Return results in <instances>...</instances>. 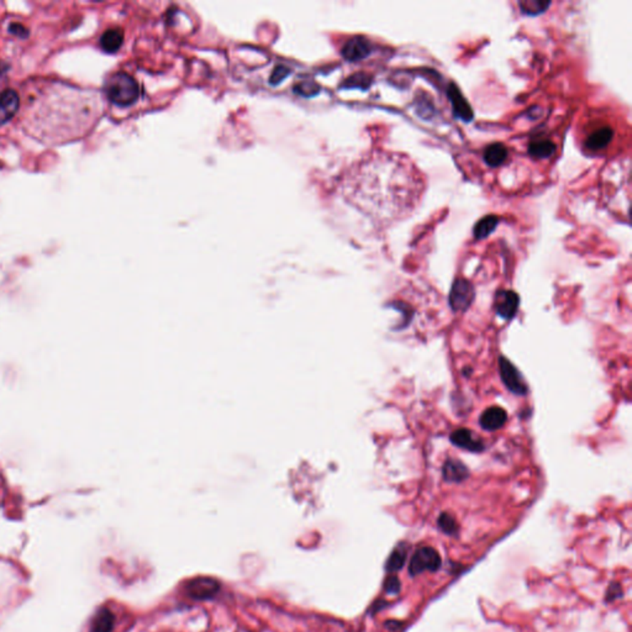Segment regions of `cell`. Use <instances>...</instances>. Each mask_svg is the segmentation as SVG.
Here are the masks:
<instances>
[{"label": "cell", "mask_w": 632, "mask_h": 632, "mask_svg": "<svg viewBox=\"0 0 632 632\" xmlns=\"http://www.w3.org/2000/svg\"><path fill=\"white\" fill-rule=\"evenodd\" d=\"M100 98L93 92L51 82L27 103L23 125L29 135L59 145L84 135L98 118Z\"/></svg>", "instance_id": "1"}, {"label": "cell", "mask_w": 632, "mask_h": 632, "mask_svg": "<svg viewBox=\"0 0 632 632\" xmlns=\"http://www.w3.org/2000/svg\"><path fill=\"white\" fill-rule=\"evenodd\" d=\"M104 91L109 100L119 107L134 104L140 95L139 83L125 72L112 74L105 82Z\"/></svg>", "instance_id": "2"}, {"label": "cell", "mask_w": 632, "mask_h": 632, "mask_svg": "<svg viewBox=\"0 0 632 632\" xmlns=\"http://www.w3.org/2000/svg\"><path fill=\"white\" fill-rule=\"evenodd\" d=\"M443 566V558L434 547L423 546L416 550L409 563V573L415 577L426 571L436 572Z\"/></svg>", "instance_id": "3"}, {"label": "cell", "mask_w": 632, "mask_h": 632, "mask_svg": "<svg viewBox=\"0 0 632 632\" xmlns=\"http://www.w3.org/2000/svg\"><path fill=\"white\" fill-rule=\"evenodd\" d=\"M220 583L212 577H197L185 584V593L194 601H209L220 592Z\"/></svg>", "instance_id": "4"}, {"label": "cell", "mask_w": 632, "mask_h": 632, "mask_svg": "<svg viewBox=\"0 0 632 632\" xmlns=\"http://www.w3.org/2000/svg\"><path fill=\"white\" fill-rule=\"evenodd\" d=\"M474 300V288L468 280L458 278L450 292V307L453 312H465Z\"/></svg>", "instance_id": "5"}, {"label": "cell", "mask_w": 632, "mask_h": 632, "mask_svg": "<svg viewBox=\"0 0 632 632\" xmlns=\"http://www.w3.org/2000/svg\"><path fill=\"white\" fill-rule=\"evenodd\" d=\"M499 367H500L501 380L505 384L506 388L516 395H525L528 392V385L525 383L524 378L518 368L505 357H500Z\"/></svg>", "instance_id": "6"}, {"label": "cell", "mask_w": 632, "mask_h": 632, "mask_svg": "<svg viewBox=\"0 0 632 632\" xmlns=\"http://www.w3.org/2000/svg\"><path fill=\"white\" fill-rule=\"evenodd\" d=\"M520 305V298L518 294L513 290H500L498 292L494 299V309L498 315L501 316L505 320H511L518 312Z\"/></svg>", "instance_id": "7"}, {"label": "cell", "mask_w": 632, "mask_h": 632, "mask_svg": "<svg viewBox=\"0 0 632 632\" xmlns=\"http://www.w3.org/2000/svg\"><path fill=\"white\" fill-rule=\"evenodd\" d=\"M372 52V45L370 40H367L366 37L355 36L343 45L342 54L343 59L351 61V62H357L362 59H367Z\"/></svg>", "instance_id": "8"}, {"label": "cell", "mask_w": 632, "mask_h": 632, "mask_svg": "<svg viewBox=\"0 0 632 632\" xmlns=\"http://www.w3.org/2000/svg\"><path fill=\"white\" fill-rule=\"evenodd\" d=\"M448 94L450 102H451L452 108H453L455 117L461 119L463 122H470L473 119V112H472L468 102L465 99V97L462 95L460 89L457 88L456 84H453V83L450 84Z\"/></svg>", "instance_id": "9"}, {"label": "cell", "mask_w": 632, "mask_h": 632, "mask_svg": "<svg viewBox=\"0 0 632 632\" xmlns=\"http://www.w3.org/2000/svg\"><path fill=\"white\" fill-rule=\"evenodd\" d=\"M20 107V98L13 89L3 92L0 95V127L14 118Z\"/></svg>", "instance_id": "10"}, {"label": "cell", "mask_w": 632, "mask_h": 632, "mask_svg": "<svg viewBox=\"0 0 632 632\" xmlns=\"http://www.w3.org/2000/svg\"><path fill=\"white\" fill-rule=\"evenodd\" d=\"M508 420L506 411L500 407H492L484 411L479 419V425L487 431L499 430L504 426Z\"/></svg>", "instance_id": "11"}, {"label": "cell", "mask_w": 632, "mask_h": 632, "mask_svg": "<svg viewBox=\"0 0 632 632\" xmlns=\"http://www.w3.org/2000/svg\"><path fill=\"white\" fill-rule=\"evenodd\" d=\"M451 443L465 451L482 452L484 450L483 443L477 440L470 430L467 429L456 430L455 433H452Z\"/></svg>", "instance_id": "12"}, {"label": "cell", "mask_w": 632, "mask_h": 632, "mask_svg": "<svg viewBox=\"0 0 632 632\" xmlns=\"http://www.w3.org/2000/svg\"><path fill=\"white\" fill-rule=\"evenodd\" d=\"M613 137H614V132L611 130V127H599V129H596V132H593L591 135L588 136L586 146H587V149L594 151V152L601 151L610 145Z\"/></svg>", "instance_id": "13"}, {"label": "cell", "mask_w": 632, "mask_h": 632, "mask_svg": "<svg viewBox=\"0 0 632 632\" xmlns=\"http://www.w3.org/2000/svg\"><path fill=\"white\" fill-rule=\"evenodd\" d=\"M114 626L115 615L109 608L103 606L92 620L91 632H113Z\"/></svg>", "instance_id": "14"}, {"label": "cell", "mask_w": 632, "mask_h": 632, "mask_svg": "<svg viewBox=\"0 0 632 632\" xmlns=\"http://www.w3.org/2000/svg\"><path fill=\"white\" fill-rule=\"evenodd\" d=\"M508 154H509V151L505 146L500 142H495V144L487 146L484 149V162L487 163L489 167H499L505 162Z\"/></svg>", "instance_id": "15"}, {"label": "cell", "mask_w": 632, "mask_h": 632, "mask_svg": "<svg viewBox=\"0 0 632 632\" xmlns=\"http://www.w3.org/2000/svg\"><path fill=\"white\" fill-rule=\"evenodd\" d=\"M124 42V32L122 29H109L100 37V47L108 52L114 54L120 49Z\"/></svg>", "instance_id": "16"}, {"label": "cell", "mask_w": 632, "mask_h": 632, "mask_svg": "<svg viewBox=\"0 0 632 632\" xmlns=\"http://www.w3.org/2000/svg\"><path fill=\"white\" fill-rule=\"evenodd\" d=\"M443 478L446 482L460 483L468 477V470L463 463L456 460L448 461L443 465Z\"/></svg>", "instance_id": "17"}, {"label": "cell", "mask_w": 632, "mask_h": 632, "mask_svg": "<svg viewBox=\"0 0 632 632\" xmlns=\"http://www.w3.org/2000/svg\"><path fill=\"white\" fill-rule=\"evenodd\" d=\"M408 556V547L405 543H399L395 548H394L390 556L388 557V560H387V563H385V571L388 572V573H395L398 571H400V569L404 567L405 565V561H407Z\"/></svg>", "instance_id": "18"}, {"label": "cell", "mask_w": 632, "mask_h": 632, "mask_svg": "<svg viewBox=\"0 0 632 632\" xmlns=\"http://www.w3.org/2000/svg\"><path fill=\"white\" fill-rule=\"evenodd\" d=\"M528 149L533 158H550L555 154L556 145L548 139H535L528 144Z\"/></svg>", "instance_id": "19"}, {"label": "cell", "mask_w": 632, "mask_h": 632, "mask_svg": "<svg viewBox=\"0 0 632 632\" xmlns=\"http://www.w3.org/2000/svg\"><path fill=\"white\" fill-rule=\"evenodd\" d=\"M498 224H499V217L494 215H488V217L480 219L475 226H474V237L477 240H483L492 234L495 230Z\"/></svg>", "instance_id": "20"}, {"label": "cell", "mask_w": 632, "mask_h": 632, "mask_svg": "<svg viewBox=\"0 0 632 632\" xmlns=\"http://www.w3.org/2000/svg\"><path fill=\"white\" fill-rule=\"evenodd\" d=\"M550 5H551V1H541V0L519 1V6L523 10V13L528 14V15H538V14L543 13Z\"/></svg>", "instance_id": "21"}, {"label": "cell", "mask_w": 632, "mask_h": 632, "mask_svg": "<svg viewBox=\"0 0 632 632\" xmlns=\"http://www.w3.org/2000/svg\"><path fill=\"white\" fill-rule=\"evenodd\" d=\"M438 528L443 531V533H446V535H450V536H453V535H457L458 533V525H457L456 520L455 518L452 516V515L448 514V513H443V514L440 515V518L438 520Z\"/></svg>", "instance_id": "22"}, {"label": "cell", "mask_w": 632, "mask_h": 632, "mask_svg": "<svg viewBox=\"0 0 632 632\" xmlns=\"http://www.w3.org/2000/svg\"><path fill=\"white\" fill-rule=\"evenodd\" d=\"M294 91L304 97H312L319 93L320 88L316 84L315 81H300L294 87Z\"/></svg>", "instance_id": "23"}, {"label": "cell", "mask_w": 632, "mask_h": 632, "mask_svg": "<svg viewBox=\"0 0 632 632\" xmlns=\"http://www.w3.org/2000/svg\"><path fill=\"white\" fill-rule=\"evenodd\" d=\"M400 589H402V584L395 574H390L384 581V591L388 594H398L400 592Z\"/></svg>", "instance_id": "24"}, {"label": "cell", "mask_w": 632, "mask_h": 632, "mask_svg": "<svg viewBox=\"0 0 632 632\" xmlns=\"http://www.w3.org/2000/svg\"><path fill=\"white\" fill-rule=\"evenodd\" d=\"M290 74V68L285 67V66H277L275 68V71L271 74V78H270V83L271 84H278L280 81H283L285 77H288Z\"/></svg>", "instance_id": "25"}, {"label": "cell", "mask_w": 632, "mask_h": 632, "mask_svg": "<svg viewBox=\"0 0 632 632\" xmlns=\"http://www.w3.org/2000/svg\"><path fill=\"white\" fill-rule=\"evenodd\" d=\"M10 32H13L15 35H18V36L26 37L27 32L26 29L23 26V25H20V24H13L11 26H10Z\"/></svg>", "instance_id": "26"}, {"label": "cell", "mask_w": 632, "mask_h": 632, "mask_svg": "<svg viewBox=\"0 0 632 632\" xmlns=\"http://www.w3.org/2000/svg\"><path fill=\"white\" fill-rule=\"evenodd\" d=\"M1 478H0V498H1V494H3V485H1Z\"/></svg>", "instance_id": "27"}]
</instances>
